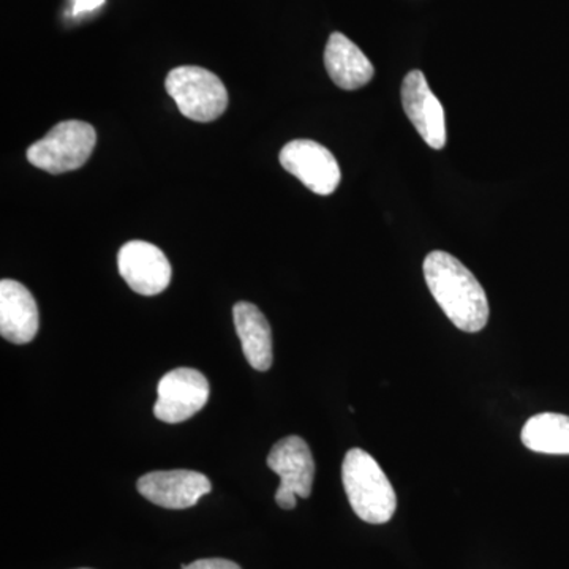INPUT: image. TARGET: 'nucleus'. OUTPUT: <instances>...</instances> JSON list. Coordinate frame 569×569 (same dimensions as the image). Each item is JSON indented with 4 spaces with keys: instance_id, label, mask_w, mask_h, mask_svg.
Here are the masks:
<instances>
[{
    "instance_id": "13",
    "label": "nucleus",
    "mask_w": 569,
    "mask_h": 569,
    "mask_svg": "<svg viewBox=\"0 0 569 569\" xmlns=\"http://www.w3.org/2000/svg\"><path fill=\"white\" fill-rule=\"evenodd\" d=\"M233 318L249 365L260 372L271 369L274 361L272 331L263 312L252 302L242 301L233 307Z\"/></svg>"
},
{
    "instance_id": "10",
    "label": "nucleus",
    "mask_w": 569,
    "mask_h": 569,
    "mask_svg": "<svg viewBox=\"0 0 569 569\" xmlns=\"http://www.w3.org/2000/svg\"><path fill=\"white\" fill-rule=\"evenodd\" d=\"M403 110L422 140L432 149L445 148L447 144V121L445 110L436 93L430 91L425 73L410 71L402 84Z\"/></svg>"
},
{
    "instance_id": "8",
    "label": "nucleus",
    "mask_w": 569,
    "mask_h": 569,
    "mask_svg": "<svg viewBox=\"0 0 569 569\" xmlns=\"http://www.w3.org/2000/svg\"><path fill=\"white\" fill-rule=\"evenodd\" d=\"M119 274L142 296H156L167 290L173 269L159 247L146 241H130L119 250Z\"/></svg>"
},
{
    "instance_id": "5",
    "label": "nucleus",
    "mask_w": 569,
    "mask_h": 569,
    "mask_svg": "<svg viewBox=\"0 0 569 569\" xmlns=\"http://www.w3.org/2000/svg\"><path fill=\"white\" fill-rule=\"evenodd\" d=\"M268 467L280 478L276 503L295 509L298 497L309 498L316 478V462L305 438L287 437L277 441L268 456Z\"/></svg>"
},
{
    "instance_id": "16",
    "label": "nucleus",
    "mask_w": 569,
    "mask_h": 569,
    "mask_svg": "<svg viewBox=\"0 0 569 569\" xmlns=\"http://www.w3.org/2000/svg\"><path fill=\"white\" fill-rule=\"evenodd\" d=\"M103 3L104 0H73L71 14H73V17H80V14L91 13V11L99 10Z\"/></svg>"
},
{
    "instance_id": "17",
    "label": "nucleus",
    "mask_w": 569,
    "mask_h": 569,
    "mask_svg": "<svg viewBox=\"0 0 569 569\" xmlns=\"http://www.w3.org/2000/svg\"><path fill=\"white\" fill-rule=\"evenodd\" d=\"M82 569H88V568H82Z\"/></svg>"
},
{
    "instance_id": "12",
    "label": "nucleus",
    "mask_w": 569,
    "mask_h": 569,
    "mask_svg": "<svg viewBox=\"0 0 569 569\" xmlns=\"http://www.w3.org/2000/svg\"><path fill=\"white\" fill-rule=\"evenodd\" d=\"M325 66L331 80L346 91L362 88L376 74V69L365 52L340 32L329 37L325 51Z\"/></svg>"
},
{
    "instance_id": "6",
    "label": "nucleus",
    "mask_w": 569,
    "mask_h": 569,
    "mask_svg": "<svg viewBox=\"0 0 569 569\" xmlns=\"http://www.w3.org/2000/svg\"><path fill=\"white\" fill-rule=\"evenodd\" d=\"M211 388L200 370L179 367L160 380L153 415L168 425L194 417L208 403Z\"/></svg>"
},
{
    "instance_id": "9",
    "label": "nucleus",
    "mask_w": 569,
    "mask_h": 569,
    "mask_svg": "<svg viewBox=\"0 0 569 569\" xmlns=\"http://www.w3.org/2000/svg\"><path fill=\"white\" fill-rule=\"evenodd\" d=\"M138 492L146 500L167 509L192 508L212 490L203 473L192 470L152 471L138 479Z\"/></svg>"
},
{
    "instance_id": "15",
    "label": "nucleus",
    "mask_w": 569,
    "mask_h": 569,
    "mask_svg": "<svg viewBox=\"0 0 569 569\" xmlns=\"http://www.w3.org/2000/svg\"><path fill=\"white\" fill-rule=\"evenodd\" d=\"M181 569H241L234 561L224 559H203L193 561Z\"/></svg>"
},
{
    "instance_id": "3",
    "label": "nucleus",
    "mask_w": 569,
    "mask_h": 569,
    "mask_svg": "<svg viewBox=\"0 0 569 569\" xmlns=\"http://www.w3.org/2000/svg\"><path fill=\"white\" fill-rule=\"evenodd\" d=\"M96 142L97 133L91 123L66 121L52 127L50 133L32 144L28 159L47 173L62 174L88 162Z\"/></svg>"
},
{
    "instance_id": "1",
    "label": "nucleus",
    "mask_w": 569,
    "mask_h": 569,
    "mask_svg": "<svg viewBox=\"0 0 569 569\" xmlns=\"http://www.w3.org/2000/svg\"><path fill=\"white\" fill-rule=\"evenodd\" d=\"M425 277L430 293L445 316L463 332H479L489 321V301L473 272L458 258L441 250L425 260Z\"/></svg>"
},
{
    "instance_id": "14",
    "label": "nucleus",
    "mask_w": 569,
    "mask_h": 569,
    "mask_svg": "<svg viewBox=\"0 0 569 569\" xmlns=\"http://www.w3.org/2000/svg\"><path fill=\"white\" fill-rule=\"evenodd\" d=\"M520 440L530 451L569 456V417L559 413L537 415L523 426Z\"/></svg>"
},
{
    "instance_id": "7",
    "label": "nucleus",
    "mask_w": 569,
    "mask_h": 569,
    "mask_svg": "<svg viewBox=\"0 0 569 569\" xmlns=\"http://www.w3.org/2000/svg\"><path fill=\"white\" fill-rule=\"evenodd\" d=\"M280 163L317 194L335 193L342 178L336 157L312 140L288 142L280 152Z\"/></svg>"
},
{
    "instance_id": "4",
    "label": "nucleus",
    "mask_w": 569,
    "mask_h": 569,
    "mask_svg": "<svg viewBox=\"0 0 569 569\" xmlns=\"http://www.w3.org/2000/svg\"><path fill=\"white\" fill-rule=\"evenodd\" d=\"M167 91L186 118L197 122H212L228 107V92L212 71L201 67H178L167 77Z\"/></svg>"
},
{
    "instance_id": "11",
    "label": "nucleus",
    "mask_w": 569,
    "mask_h": 569,
    "mask_svg": "<svg viewBox=\"0 0 569 569\" xmlns=\"http://www.w3.org/2000/svg\"><path fill=\"white\" fill-rule=\"evenodd\" d=\"M39 307L31 291L17 280L0 282V335L11 343L32 342L39 332Z\"/></svg>"
},
{
    "instance_id": "2",
    "label": "nucleus",
    "mask_w": 569,
    "mask_h": 569,
    "mask_svg": "<svg viewBox=\"0 0 569 569\" xmlns=\"http://www.w3.org/2000/svg\"><path fill=\"white\" fill-rule=\"evenodd\" d=\"M342 481L348 501L367 523H387L397 508L396 490L376 459L365 449H350L342 463Z\"/></svg>"
}]
</instances>
